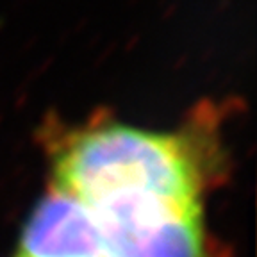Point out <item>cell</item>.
I'll use <instances>...</instances> for the list:
<instances>
[{
  "instance_id": "cell-2",
  "label": "cell",
  "mask_w": 257,
  "mask_h": 257,
  "mask_svg": "<svg viewBox=\"0 0 257 257\" xmlns=\"http://www.w3.org/2000/svg\"><path fill=\"white\" fill-rule=\"evenodd\" d=\"M105 257H205L200 202L147 191H116L84 204Z\"/></svg>"
},
{
  "instance_id": "cell-1",
  "label": "cell",
  "mask_w": 257,
  "mask_h": 257,
  "mask_svg": "<svg viewBox=\"0 0 257 257\" xmlns=\"http://www.w3.org/2000/svg\"><path fill=\"white\" fill-rule=\"evenodd\" d=\"M56 188L82 204L116 191H147L200 202L205 166L216 157L214 107L202 104L175 133L95 116L47 128Z\"/></svg>"
},
{
  "instance_id": "cell-3",
  "label": "cell",
  "mask_w": 257,
  "mask_h": 257,
  "mask_svg": "<svg viewBox=\"0 0 257 257\" xmlns=\"http://www.w3.org/2000/svg\"><path fill=\"white\" fill-rule=\"evenodd\" d=\"M18 257H105V248L91 211L56 188L34 209Z\"/></svg>"
}]
</instances>
